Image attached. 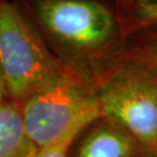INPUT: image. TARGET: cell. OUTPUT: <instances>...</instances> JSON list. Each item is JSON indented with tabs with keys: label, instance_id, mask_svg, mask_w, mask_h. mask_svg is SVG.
Segmentation results:
<instances>
[{
	"label": "cell",
	"instance_id": "6da1fadb",
	"mask_svg": "<svg viewBox=\"0 0 157 157\" xmlns=\"http://www.w3.org/2000/svg\"><path fill=\"white\" fill-rule=\"evenodd\" d=\"M13 1L51 51L86 77V67L111 63L126 43L118 11L108 0Z\"/></svg>",
	"mask_w": 157,
	"mask_h": 157
},
{
	"label": "cell",
	"instance_id": "7a4b0ae2",
	"mask_svg": "<svg viewBox=\"0 0 157 157\" xmlns=\"http://www.w3.org/2000/svg\"><path fill=\"white\" fill-rule=\"evenodd\" d=\"M100 119L149 151L157 147V67L114 59L93 80Z\"/></svg>",
	"mask_w": 157,
	"mask_h": 157
},
{
	"label": "cell",
	"instance_id": "3957f363",
	"mask_svg": "<svg viewBox=\"0 0 157 157\" xmlns=\"http://www.w3.org/2000/svg\"><path fill=\"white\" fill-rule=\"evenodd\" d=\"M23 126L36 149L78 134L100 119L95 84L75 69L57 76L20 105Z\"/></svg>",
	"mask_w": 157,
	"mask_h": 157
},
{
	"label": "cell",
	"instance_id": "277c9868",
	"mask_svg": "<svg viewBox=\"0 0 157 157\" xmlns=\"http://www.w3.org/2000/svg\"><path fill=\"white\" fill-rule=\"evenodd\" d=\"M0 69L7 99L21 105L67 67L12 0L0 1Z\"/></svg>",
	"mask_w": 157,
	"mask_h": 157
},
{
	"label": "cell",
	"instance_id": "5b68a950",
	"mask_svg": "<svg viewBox=\"0 0 157 157\" xmlns=\"http://www.w3.org/2000/svg\"><path fill=\"white\" fill-rule=\"evenodd\" d=\"M35 149L25 130L20 105L4 100L0 104V157H27Z\"/></svg>",
	"mask_w": 157,
	"mask_h": 157
},
{
	"label": "cell",
	"instance_id": "8992f818",
	"mask_svg": "<svg viewBox=\"0 0 157 157\" xmlns=\"http://www.w3.org/2000/svg\"><path fill=\"white\" fill-rule=\"evenodd\" d=\"M136 142L111 124L92 130L79 147L77 157H134Z\"/></svg>",
	"mask_w": 157,
	"mask_h": 157
},
{
	"label": "cell",
	"instance_id": "52a82bcc",
	"mask_svg": "<svg viewBox=\"0 0 157 157\" xmlns=\"http://www.w3.org/2000/svg\"><path fill=\"white\" fill-rule=\"evenodd\" d=\"M119 17L126 39L157 27V0H132Z\"/></svg>",
	"mask_w": 157,
	"mask_h": 157
},
{
	"label": "cell",
	"instance_id": "ba28073f",
	"mask_svg": "<svg viewBox=\"0 0 157 157\" xmlns=\"http://www.w3.org/2000/svg\"><path fill=\"white\" fill-rule=\"evenodd\" d=\"M114 59H129L157 67V27L127 37L124 48Z\"/></svg>",
	"mask_w": 157,
	"mask_h": 157
},
{
	"label": "cell",
	"instance_id": "9c48e42d",
	"mask_svg": "<svg viewBox=\"0 0 157 157\" xmlns=\"http://www.w3.org/2000/svg\"><path fill=\"white\" fill-rule=\"evenodd\" d=\"M76 137H77L76 135H69L50 146L35 149L27 157H67V150Z\"/></svg>",
	"mask_w": 157,
	"mask_h": 157
},
{
	"label": "cell",
	"instance_id": "30bf717a",
	"mask_svg": "<svg viewBox=\"0 0 157 157\" xmlns=\"http://www.w3.org/2000/svg\"><path fill=\"white\" fill-rule=\"evenodd\" d=\"M109 2H112L113 5L115 6V8H117V11H118V14L120 12H122L127 7V6L130 4V1L132 0H108Z\"/></svg>",
	"mask_w": 157,
	"mask_h": 157
},
{
	"label": "cell",
	"instance_id": "8fae6325",
	"mask_svg": "<svg viewBox=\"0 0 157 157\" xmlns=\"http://www.w3.org/2000/svg\"><path fill=\"white\" fill-rule=\"evenodd\" d=\"M6 99H7V94H6L5 80H4L2 72H1V69H0V104Z\"/></svg>",
	"mask_w": 157,
	"mask_h": 157
},
{
	"label": "cell",
	"instance_id": "7c38bea8",
	"mask_svg": "<svg viewBox=\"0 0 157 157\" xmlns=\"http://www.w3.org/2000/svg\"><path fill=\"white\" fill-rule=\"evenodd\" d=\"M150 152L152 154V156H154V157H157V147L155 148V149H154V150H151Z\"/></svg>",
	"mask_w": 157,
	"mask_h": 157
},
{
	"label": "cell",
	"instance_id": "4fadbf2b",
	"mask_svg": "<svg viewBox=\"0 0 157 157\" xmlns=\"http://www.w3.org/2000/svg\"><path fill=\"white\" fill-rule=\"evenodd\" d=\"M0 1H2V0H0Z\"/></svg>",
	"mask_w": 157,
	"mask_h": 157
}]
</instances>
